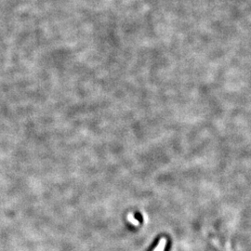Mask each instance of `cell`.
<instances>
[{
	"label": "cell",
	"mask_w": 251,
	"mask_h": 251,
	"mask_svg": "<svg viewBox=\"0 0 251 251\" xmlns=\"http://www.w3.org/2000/svg\"><path fill=\"white\" fill-rule=\"evenodd\" d=\"M166 244H167V240L163 238V239H162V240L160 241V243L158 244L157 248L155 249V251H163V250H164V249H165V246H166Z\"/></svg>",
	"instance_id": "obj_1"
},
{
	"label": "cell",
	"mask_w": 251,
	"mask_h": 251,
	"mask_svg": "<svg viewBox=\"0 0 251 251\" xmlns=\"http://www.w3.org/2000/svg\"><path fill=\"white\" fill-rule=\"evenodd\" d=\"M128 221L129 222H131L133 225H138V224H139V221H138L132 214H129V215L128 216Z\"/></svg>",
	"instance_id": "obj_2"
}]
</instances>
